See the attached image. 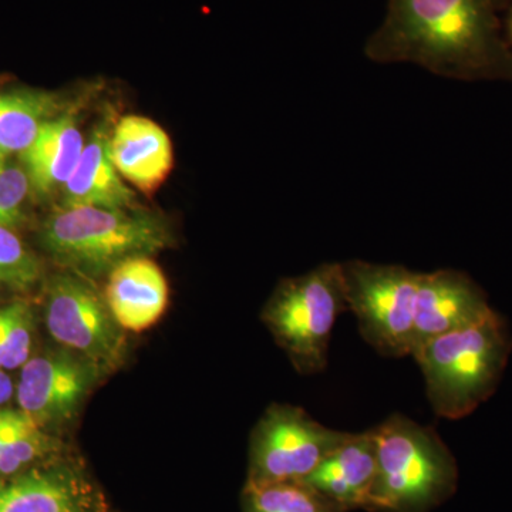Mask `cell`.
<instances>
[{
    "instance_id": "cell-1",
    "label": "cell",
    "mask_w": 512,
    "mask_h": 512,
    "mask_svg": "<svg viewBox=\"0 0 512 512\" xmlns=\"http://www.w3.org/2000/svg\"><path fill=\"white\" fill-rule=\"evenodd\" d=\"M508 0H387L365 56L379 64H416L448 79L512 77V53L501 37Z\"/></svg>"
},
{
    "instance_id": "cell-2",
    "label": "cell",
    "mask_w": 512,
    "mask_h": 512,
    "mask_svg": "<svg viewBox=\"0 0 512 512\" xmlns=\"http://www.w3.org/2000/svg\"><path fill=\"white\" fill-rule=\"evenodd\" d=\"M164 218L138 208L60 207L43 224L40 242L47 254L82 278H99L134 256L170 247Z\"/></svg>"
},
{
    "instance_id": "cell-3",
    "label": "cell",
    "mask_w": 512,
    "mask_h": 512,
    "mask_svg": "<svg viewBox=\"0 0 512 512\" xmlns=\"http://www.w3.org/2000/svg\"><path fill=\"white\" fill-rule=\"evenodd\" d=\"M377 467L369 512H429L457 490V461L430 427L393 414L372 429Z\"/></svg>"
},
{
    "instance_id": "cell-4",
    "label": "cell",
    "mask_w": 512,
    "mask_h": 512,
    "mask_svg": "<svg viewBox=\"0 0 512 512\" xmlns=\"http://www.w3.org/2000/svg\"><path fill=\"white\" fill-rule=\"evenodd\" d=\"M511 350L510 330L495 312L414 350L434 413L450 420L473 413L497 389Z\"/></svg>"
},
{
    "instance_id": "cell-5",
    "label": "cell",
    "mask_w": 512,
    "mask_h": 512,
    "mask_svg": "<svg viewBox=\"0 0 512 512\" xmlns=\"http://www.w3.org/2000/svg\"><path fill=\"white\" fill-rule=\"evenodd\" d=\"M342 262H326L278 286L262 319L302 375L328 366L336 319L348 311Z\"/></svg>"
},
{
    "instance_id": "cell-6",
    "label": "cell",
    "mask_w": 512,
    "mask_h": 512,
    "mask_svg": "<svg viewBox=\"0 0 512 512\" xmlns=\"http://www.w3.org/2000/svg\"><path fill=\"white\" fill-rule=\"evenodd\" d=\"M342 272L348 308L363 339L383 356L412 355L420 272L359 259L342 262Z\"/></svg>"
},
{
    "instance_id": "cell-7",
    "label": "cell",
    "mask_w": 512,
    "mask_h": 512,
    "mask_svg": "<svg viewBox=\"0 0 512 512\" xmlns=\"http://www.w3.org/2000/svg\"><path fill=\"white\" fill-rule=\"evenodd\" d=\"M46 326L62 348L89 360L101 375L123 365L126 335L106 299L86 278L55 276L47 286Z\"/></svg>"
},
{
    "instance_id": "cell-8",
    "label": "cell",
    "mask_w": 512,
    "mask_h": 512,
    "mask_svg": "<svg viewBox=\"0 0 512 512\" xmlns=\"http://www.w3.org/2000/svg\"><path fill=\"white\" fill-rule=\"evenodd\" d=\"M301 407L272 406L252 434L248 483L305 481L349 437Z\"/></svg>"
},
{
    "instance_id": "cell-9",
    "label": "cell",
    "mask_w": 512,
    "mask_h": 512,
    "mask_svg": "<svg viewBox=\"0 0 512 512\" xmlns=\"http://www.w3.org/2000/svg\"><path fill=\"white\" fill-rule=\"evenodd\" d=\"M100 376L89 360L64 348L30 357L16 386L20 412L40 427L66 423L79 412Z\"/></svg>"
},
{
    "instance_id": "cell-10",
    "label": "cell",
    "mask_w": 512,
    "mask_h": 512,
    "mask_svg": "<svg viewBox=\"0 0 512 512\" xmlns=\"http://www.w3.org/2000/svg\"><path fill=\"white\" fill-rule=\"evenodd\" d=\"M493 312L483 289L463 272H420L412 355L429 340L476 325Z\"/></svg>"
},
{
    "instance_id": "cell-11",
    "label": "cell",
    "mask_w": 512,
    "mask_h": 512,
    "mask_svg": "<svg viewBox=\"0 0 512 512\" xmlns=\"http://www.w3.org/2000/svg\"><path fill=\"white\" fill-rule=\"evenodd\" d=\"M0 512H97L92 484L67 464L0 478Z\"/></svg>"
},
{
    "instance_id": "cell-12",
    "label": "cell",
    "mask_w": 512,
    "mask_h": 512,
    "mask_svg": "<svg viewBox=\"0 0 512 512\" xmlns=\"http://www.w3.org/2000/svg\"><path fill=\"white\" fill-rule=\"evenodd\" d=\"M104 299L121 328L141 333L163 318L170 291L164 272L150 256H134L111 269Z\"/></svg>"
},
{
    "instance_id": "cell-13",
    "label": "cell",
    "mask_w": 512,
    "mask_h": 512,
    "mask_svg": "<svg viewBox=\"0 0 512 512\" xmlns=\"http://www.w3.org/2000/svg\"><path fill=\"white\" fill-rule=\"evenodd\" d=\"M109 151L121 178L144 194L157 191L173 170L170 137L147 117H123L110 133Z\"/></svg>"
},
{
    "instance_id": "cell-14",
    "label": "cell",
    "mask_w": 512,
    "mask_h": 512,
    "mask_svg": "<svg viewBox=\"0 0 512 512\" xmlns=\"http://www.w3.org/2000/svg\"><path fill=\"white\" fill-rule=\"evenodd\" d=\"M376 440L372 430L350 433L303 483L338 505L343 512L366 510L375 483Z\"/></svg>"
},
{
    "instance_id": "cell-15",
    "label": "cell",
    "mask_w": 512,
    "mask_h": 512,
    "mask_svg": "<svg viewBox=\"0 0 512 512\" xmlns=\"http://www.w3.org/2000/svg\"><path fill=\"white\" fill-rule=\"evenodd\" d=\"M109 140V131L101 126L84 144L76 170L62 188V207L136 208L133 191L111 161Z\"/></svg>"
},
{
    "instance_id": "cell-16",
    "label": "cell",
    "mask_w": 512,
    "mask_h": 512,
    "mask_svg": "<svg viewBox=\"0 0 512 512\" xmlns=\"http://www.w3.org/2000/svg\"><path fill=\"white\" fill-rule=\"evenodd\" d=\"M84 140L76 116L63 113L40 128L32 146L20 154L36 194H52L72 177L82 156Z\"/></svg>"
},
{
    "instance_id": "cell-17",
    "label": "cell",
    "mask_w": 512,
    "mask_h": 512,
    "mask_svg": "<svg viewBox=\"0 0 512 512\" xmlns=\"http://www.w3.org/2000/svg\"><path fill=\"white\" fill-rule=\"evenodd\" d=\"M56 96L19 89L0 94V161L23 154L47 121L59 116Z\"/></svg>"
},
{
    "instance_id": "cell-18",
    "label": "cell",
    "mask_w": 512,
    "mask_h": 512,
    "mask_svg": "<svg viewBox=\"0 0 512 512\" xmlns=\"http://www.w3.org/2000/svg\"><path fill=\"white\" fill-rule=\"evenodd\" d=\"M245 512H343L325 495L303 481L247 483Z\"/></svg>"
},
{
    "instance_id": "cell-19",
    "label": "cell",
    "mask_w": 512,
    "mask_h": 512,
    "mask_svg": "<svg viewBox=\"0 0 512 512\" xmlns=\"http://www.w3.org/2000/svg\"><path fill=\"white\" fill-rule=\"evenodd\" d=\"M28 414L6 410L5 431L0 448V478L22 473L52 448V441Z\"/></svg>"
},
{
    "instance_id": "cell-20",
    "label": "cell",
    "mask_w": 512,
    "mask_h": 512,
    "mask_svg": "<svg viewBox=\"0 0 512 512\" xmlns=\"http://www.w3.org/2000/svg\"><path fill=\"white\" fill-rule=\"evenodd\" d=\"M33 346V313L28 302L16 301L0 308V369L22 367Z\"/></svg>"
},
{
    "instance_id": "cell-21",
    "label": "cell",
    "mask_w": 512,
    "mask_h": 512,
    "mask_svg": "<svg viewBox=\"0 0 512 512\" xmlns=\"http://www.w3.org/2000/svg\"><path fill=\"white\" fill-rule=\"evenodd\" d=\"M39 259L13 229L0 227V288L25 291L39 281Z\"/></svg>"
},
{
    "instance_id": "cell-22",
    "label": "cell",
    "mask_w": 512,
    "mask_h": 512,
    "mask_svg": "<svg viewBox=\"0 0 512 512\" xmlns=\"http://www.w3.org/2000/svg\"><path fill=\"white\" fill-rule=\"evenodd\" d=\"M25 167L0 161V227L15 229L25 220V202L30 191Z\"/></svg>"
},
{
    "instance_id": "cell-23",
    "label": "cell",
    "mask_w": 512,
    "mask_h": 512,
    "mask_svg": "<svg viewBox=\"0 0 512 512\" xmlns=\"http://www.w3.org/2000/svg\"><path fill=\"white\" fill-rule=\"evenodd\" d=\"M13 394H15V384L12 377L6 373V370L0 369V409L10 402Z\"/></svg>"
},
{
    "instance_id": "cell-24",
    "label": "cell",
    "mask_w": 512,
    "mask_h": 512,
    "mask_svg": "<svg viewBox=\"0 0 512 512\" xmlns=\"http://www.w3.org/2000/svg\"><path fill=\"white\" fill-rule=\"evenodd\" d=\"M6 410L8 409H0V448H2L3 431H5Z\"/></svg>"
},
{
    "instance_id": "cell-25",
    "label": "cell",
    "mask_w": 512,
    "mask_h": 512,
    "mask_svg": "<svg viewBox=\"0 0 512 512\" xmlns=\"http://www.w3.org/2000/svg\"><path fill=\"white\" fill-rule=\"evenodd\" d=\"M508 29H510V36H511V40H512V10H511V15H510V20H508Z\"/></svg>"
}]
</instances>
